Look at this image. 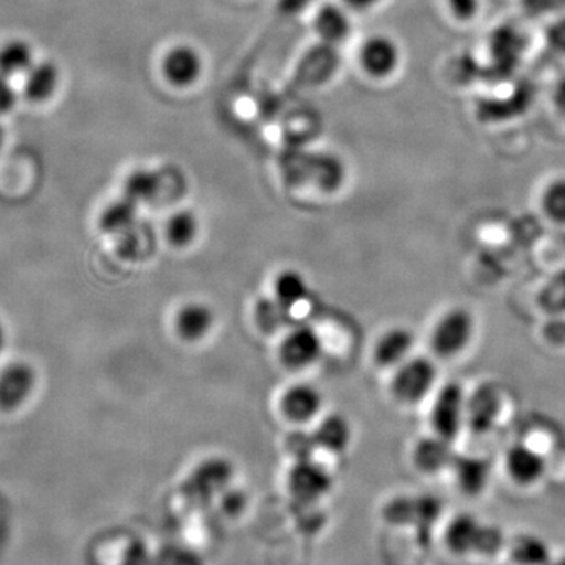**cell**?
Listing matches in <instances>:
<instances>
[{
	"mask_svg": "<svg viewBox=\"0 0 565 565\" xmlns=\"http://www.w3.org/2000/svg\"><path fill=\"white\" fill-rule=\"evenodd\" d=\"M289 448L297 456V459H311V451L318 448V444H316L315 435L294 434L289 438Z\"/></svg>",
	"mask_w": 565,
	"mask_h": 565,
	"instance_id": "obj_35",
	"label": "cell"
},
{
	"mask_svg": "<svg viewBox=\"0 0 565 565\" xmlns=\"http://www.w3.org/2000/svg\"><path fill=\"white\" fill-rule=\"evenodd\" d=\"M308 292H310V288H308L307 280H305L302 274L296 273V270H285L275 278V299L280 300L282 305L291 308V310L307 299Z\"/></svg>",
	"mask_w": 565,
	"mask_h": 565,
	"instance_id": "obj_25",
	"label": "cell"
},
{
	"mask_svg": "<svg viewBox=\"0 0 565 565\" xmlns=\"http://www.w3.org/2000/svg\"><path fill=\"white\" fill-rule=\"evenodd\" d=\"M62 74L54 62H35L24 74L22 95L31 104L50 103L61 87Z\"/></svg>",
	"mask_w": 565,
	"mask_h": 565,
	"instance_id": "obj_12",
	"label": "cell"
},
{
	"mask_svg": "<svg viewBox=\"0 0 565 565\" xmlns=\"http://www.w3.org/2000/svg\"><path fill=\"white\" fill-rule=\"evenodd\" d=\"M313 435L316 444L327 451L343 452L351 445L352 427L343 415L333 414L319 424Z\"/></svg>",
	"mask_w": 565,
	"mask_h": 565,
	"instance_id": "obj_20",
	"label": "cell"
},
{
	"mask_svg": "<svg viewBox=\"0 0 565 565\" xmlns=\"http://www.w3.org/2000/svg\"><path fill=\"white\" fill-rule=\"evenodd\" d=\"M473 315L465 308H452L435 323L430 345H433L435 355L441 356V359H452L468 348L473 340Z\"/></svg>",
	"mask_w": 565,
	"mask_h": 565,
	"instance_id": "obj_3",
	"label": "cell"
},
{
	"mask_svg": "<svg viewBox=\"0 0 565 565\" xmlns=\"http://www.w3.org/2000/svg\"><path fill=\"white\" fill-rule=\"evenodd\" d=\"M525 35L512 25H501L489 40V54L497 73L508 76L519 66L525 52Z\"/></svg>",
	"mask_w": 565,
	"mask_h": 565,
	"instance_id": "obj_11",
	"label": "cell"
},
{
	"mask_svg": "<svg viewBox=\"0 0 565 565\" xmlns=\"http://www.w3.org/2000/svg\"><path fill=\"white\" fill-rule=\"evenodd\" d=\"M459 489L468 497L484 492L490 479V465L481 457L456 456L451 465Z\"/></svg>",
	"mask_w": 565,
	"mask_h": 565,
	"instance_id": "obj_18",
	"label": "cell"
},
{
	"mask_svg": "<svg viewBox=\"0 0 565 565\" xmlns=\"http://www.w3.org/2000/svg\"><path fill=\"white\" fill-rule=\"evenodd\" d=\"M136 210L137 204L125 196V199L118 200V202L111 203L109 207H106L99 225H102L104 232L125 234L132 226H136Z\"/></svg>",
	"mask_w": 565,
	"mask_h": 565,
	"instance_id": "obj_27",
	"label": "cell"
},
{
	"mask_svg": "<svg viewBox=\"0 0 565 565\" xmlns=\"http://www.w3.org/2000/svg\"><path fill=\"white\" fill-rule=\"evenodd\" d=\"M20 95L14 90L10 77L0 74V117L9 115L18 106Z\"/></svg>",
	"mask_w": 565,
	"mask_h": 565,
	"instance_id": "obj_34",
	"label": "cell"
},
{
	"mask_svg": "<svg viewBox=\"0 0 565 565\" xmlns=\"http://www.w3.org/2000/svg\"><path fill=\"white\" fill-rule=\"evenodd\" d=\"M415 337L405 327H394L379 338L374 345V362L381 367H394L411 359Z\"/></svg>",
	"mask_w": 565,
	"mask_h": 565,
	"instance_id": "obj_16",
	"label": "cell"
},
{
	"mask_svg": "<svg viewBox=\"0 0 565 565\" xmlns=\"http://www.w3.org/2000/svg\"><path fill=\"white\" fill-rule=\"evenodd\" d=\"M539 305L550 313H565V270L553 275L539 294Z\"/></svg>",
	"mask_w": 565,
	"mask_h": 565,
	"instance_id": "obj_30",
	"label": "cell"
},
{
	"mask_svg": "<svg viewBox=\"0 0 565 565\" xmlns=\"http://www.w3.org/2000/svg\"><path fill=\"white\" fill-rule=\"evenodd\" d=\"M0 348H2V329H0Z\"/></svg>",
	"mask_w": 565,
	"mask_h": 565,
	"instance_id": "obj_42",
	"label": "cell"
},
{
	"mask_svg": "<svg viewBox=\"0 0 565 565\" xmlns=\"http://www.w3.org/2000/svg\"><path fill=\"white\" fill-rule=\"evenodd\" d=\"M174 326L182 340L195 343L211 332L214 327V313L207 305L188 303L178 311Z\"/></svg>",
	"mask_w": 565,
	"mask_h": 565,
	"instance_id": "obj_19",
	"label": "cell"
},
{
	"mask_svg": "<svg viewBox=\"0 0 565 565\" xmlns=\"http://www.w3.org/2000/svg\"><path fill=\"white\" fill-rule=\"evenodd\" d=\"M509 555L515 565H546L553 559L550 545L534 534H522L514 539Z\"/></svg>",
	"mask_w": 565,
	"mask_h": 565,
	"instance_id": "obj_22",
	"label": "cell"
},
{
	"mask_svg": "<svg viewBox=\"0 0 565 565\" xmlns=\"http://www.w3.org/2000/svg\"><path fill=\"white\" fill-rule=\"evenodd\" d=\"M174 559V565H200L199 557L193 555L191 552H182V550H178V552L172 553L170 555Z\"/></svg>",
	"mask_w": 565,
	"mask_h": 565,
	"instance_id": "obj_38",
	"label": "cell"
},
{
	"mask_svg": "<svg viewBox=\"0 0 565 565\" xmlns=\"http://www.w3.org/2000/svg\"><path fill=\"white\" fill-rule=\"evenodd\" d=\"M505 468L516 484L533 486L544 476L546 462L535 449L520 444L512 446L505 455Z\"/></svg>",
	"mask_w": 565,
	"mask_h": 565,
	"instance_id": "obj_15",
	"label": "cell"
},
{
	"mask_svg": "<svg viewBox=\"0 0 565 565\" xmlns=\"http://www.w3.org/2000/svg\"><path fill=\"white\" fill-rule=\"evenodd\" d=\"M282 415L294 423H308L318 416L322 408V394L308 384L292 385L281 396Z\"/></svg>",
	"mask_w": 565,
	"mask_h": 565,
	"instance_id": "obj_13",
	"label": "cell"
},
{
	"mask_svg": "<svg viewBox=\"0 0 565 565\" xmlns=\"http://www.w3.org/2000/svg\"><path fill=\"white\" fill-rule=\"evenodd\" d=\"M541 203L550 221L565 225V178H556L546 185Z\"/></svg>",
	"mask_w": 565,
	"mask_h": 565,
	"instance_id": "obj_29",
	"label": "cell"
},
{
	"mask_svg": "<svg viewBox=\"0 0 565 565\" xmlns=\"http://www.w3.org/2000/svg\"><path fill=\"white\" fill-rule=\"evenodd\" d=\"M465 415H467V399H465L462 386L457 382H449L441 386L430 411L434 434L455 441L462 429Z\"/></svg>",
	"mask_w": 565,
	"mask_h": 565,
	"instance_id": "obj_5",
	"label": "cell"
},
{
	"mask_svg": "<svg viewBox=\"0 0 565 565\" xmlns=\"http://www.w3.org/2000/svg\"><path fill=\"white\" fill-rule=\"evenodd\" d=\"M35 63L31 44L24 40H10L0 46V74L13 77L24 76Z\"/></svg>",
	"mask_w": 565,
	"mask_h": 565,
	"instance_id": "obj_21",
	"label": "cell"
},
{
	"mask_svg": "<svg viewBox=\"0 0 565 565\" xmlns=\"http://www.w3.org/2000/svg\"><path fill=\"white\" fill-rule=\"evenodd\" d=\"M437 382V366L426 356H414L397 366L392 392L399 403L418 404L433 392Z\"/></svg>",
	"mask_w": 565,
	"mask_h": 565,
	"instance_id": "obj_4",
	"label": "cell"
},
{
	"mask_svg": "<svg viewBox=\"0 0 565 565\" xmlns=\"http://www.w3.org/2000/svg\"><path fill=\"white\" fill-rule=\"evenodd\" d=\"M343 6L348 10L352 11H367L374 9L375 6L382 2V0H341Z\"/></svg>",
	"mask_w": 565,
	"mask_h": 565,
	"instance_id": "obj_37",
	"label": "cell"
},
{
	"mask_svg": "<svg viewBox=\"0 0 565 565\" xmlns=\"http://www.w3.org/2000/svg\"><path fill=\"white\" fill-rule=\"evenodd\" d=\"M498 408H500V403H498L497 393L489 388H481L476 392L470 403L467 404V415L470 419L471 429L475 433L489 430L494 418H497Z\"/></svg>",
	"mask_w": 565,
	"mask_h": 565,
	"instance_id": "obj_23",
	"label": "cell"
},
{
	"mask_svg": "<svg viewBox=\"0 0 565 565\" xmlns=\"http://www.w3.org/2000/svg\"><path fill=\"white\" fill-rule=\"evenodd\" d=\"M452 441L433 435L422 438L414 448V463L419 471L426 475L438 473L446 468H451L456 456L452 451Z\"/></svg>",
	"mask_w": 565,
	"mask_h": 565,
	"instance_id": "obj_17",
	"label": "cell"
},
{
	"mask_svg": "<svg viewBox=\"0 0 565 565\" xmlns=\"http://www.w3.org/2000/svg\"><path fill=\"white\" fill-rule=\"evenodd\" d=\"M444 512V503L435 494L419 493L397 497L384 508V519L392 525L414 526L427 537Z\"/></svg>",
	"mask_w": 565,
	"mask_h": 565,
	"instance_id": "obj_2",
	"label": "cell"
},
{
	"mask_svg": "<svg viewBox=\"0 0 565 565\" xmlns=\"http://www.w3.org/2000/svg\"><path fill=\"white\" fill-rule=\"evenodd\" d=\"M199 217L192 211L182 210L174 212L166 226V236L173 247L184 248L191 245L199 236Z\"/></svg>",
	"mask_w": 565,
	"mask_h": 565,
	"instance_id": "obj_26",
	"label": "cell"
},
{
	"mask_svg": "<svg viewBox=\"0 0 565 565\" xmlns=\"http://www.w3.org/2000/svg\"><path fill=\"white\" fill-rule=\"evenodd\" d=\"M289 319H291V308L286 307L275 297L274 299L262 300L256 307V322L264 332H277V330L288 326Z\"/></svg>",
	"mask_w": 565,
	"mask_h": 565,
	"instance_id": "obj_28",
	"label": "cell"
},
{
	"mask_svg": "<svg viewBox=\"0 0 565 565\" xmlns=\"http://www.w3.org/2000/svg\"><path fill=\"white\" fill-rule=\"evenodd\" d=\"M35 373L28 363H10L0 371V411L22 407L35 388Z\"/></svg>",
	"mask_w": 565,
	"mask_h": 565,
	"instance_id": "obj_10",
	"label": "cell"
},
{
	"mask_svg": "<svg viewBox=\"0 0 565 565\" xmlns=\"http://www.w3.org/2000/svg\"><path fill=\"white\" fill-rule=\"evenodd\" d=\"M161 174L147 169L136 170L125 181V196L137 206L141 203H150L161 192Z\"/></svg>",
	"mask_w": 565,
	"mask_h": 565,
	"instance_id": "obj_24",
	"label": "cell"
},
{
	"mask_svg": "<svg viewBox=\"0 0 565 565\" xmlns=\"http://www.w3.org/2000/svg\"><path fill=\"white\" fill-rule=\"evenodd\" d=\"M446 6L455 20L468 22L478 17L481 0H446Z\"/></svg>",
	"mask_w": 565,
	"mask_h": 565,
	"instance_id": "obj_31",
	"label": "cell"
},
{
	"mask_svg": "<svg viewBox=\"0 0 565 565\" xmlns=\"http://www.w3.org/2000/svg\"><path fill=\"white\" fill-rule=\"evenodd\" d=\"M322 353V340L310 326L294 327L281 341V362L291 370H305L318 362Z\"/></svg>",
	"mask_w": 565,
	"mask_h": 565,
	"instance_id": "obj_8",
	"label": "cell"
},
{
	"mask_svg": "<svg viewBox=\"0 0 565 565\" xmlns=\"http://www.w3.org/2000/svg\"><path fill=\"white\" fill-rule=\"evenodd\" d=\"M292 497L300 503H315L332 487V476L321 463L311 459L299 460L294 465L288 479Z\"/></svg>",
	"mask_w": 565,
	"mask_h": 565,
	"instance_id": "obj_9",
	"label": "cell"
},
{
	"mask_svg": "<svg viewBox=\"0 0 565 565\" xmlns=\"http://www.w3.org/2000/svg\"><path fill=\"white\" fill-rule=\"evenodd\" d=\"M522 6L530 17H546L565 10V0H522Z\"/></svg>",
	"mask_w": 565,
	"mask_h": 565,
	"instance_id": "obj_32",
	"label": "cell"
},
{
	"mask_svg": "<svg viewBox=\"0 0 565 565\" xmlns=\"http://www.w3.org/2000/svg\"><path fill=\"white\" fill-rule=\"evenodd\" d=\"M401 58L403 54L399 44L392 36L382 33L364 40L359 51L360 68L371 79H390L399 68Z\"/></svg>",
	"mask_w": 565,
	"mask_h": 565,
	"instance_id": "obj_7",
	"label": "cell"
},
{
	"mask_svg": "<svg viewBox=\"0 0 565 565\" xmlns=\"http://www.w3.org/2000/svg\"><path fill=\"white\" fill-rule=\"evenodd\" d=\"M546 565H565V556L563 557H557V559H552L550 561L548 564Z\"/></svg>",
	"mask_w": 565,
	"mask_h": 565,
	"instance_id": "obj_40",
	"label": "cell"
},
{
	"mask_svg": "<svg viewBox=\"0 0 565 565\" xmlns=\"http://www.w3.org/2000/svg\"><path fill=\"white\" fill-rule=\"evenodd\" d=\"M313 31L323 44L338 46L344 43L352 32L351 17L345 7L337 3H326L316 11L313 18Z\"/></svg>",
	"mask_w": 565,
	"mask_h": 565,
	"instance_id": "obj_14",
	"label": "cell"
},
{
	"mask_svg": "<svg viewBox=\"0 0 565 565\" xmlns=\"http://www.w3.org/2000/svg\"><path fill=\"white\" fill-rule=\"evenodd\" d=\"M515 565V564H514Z\"/></svg>",
	"mask_w": 565,
	"mask_h": 565,
	"instance_id": "obj_43",
	"label": "cell"
},
{
	"mask_svg": "<svg viewBox=\"0 0 565 565\" xmlns=\"http://www.w3.org/2000/svg\"><path fill=\"white\" fill-rule=\"evenodd\" d=\"M448 548L459 556H497L505 545L503 531L470 514H460L446 527Z\"/></svg>",
	"mask_w": 565,
	"mask_h": 565,
	"instance_id": "obj_1",
	"label": "cell"
},
{
	"mask_svg": "<svg viewBox=\"0 0 565 565\" xmlns=\"http://www.w3.org/2000/svg\"><path fill=\"white\" fill-rule=\"evenodd\" d=\"M553 104H555L557 114L565 120V74L553 88Z\"/></svg>",
	"mask_w": 565,
	"mask_h": 565,
	"instance_id": "obj_36",
	"label": "cell"
},
{
	"mask_svg": "<svg viewBox=\"0 0 565 565\" xmlns=\"http://www.w3.org/2000/svg\"><path fill=\"white\" fill-rule=\"evenodd\" d=\"M546 44L556 54L565 55V14L548 25L545 32Z\"/></svg>",
	"mask_w": 565,
	"mask_h": 565,
	"instance_id": "obj_33",
	"label": "cell"
},
{
	"mask_svg": "<svg viewBox=\"0 0 565 565\" xmlns=\"http://www.w3.org/2000/svg\"><path fill=\"white\" fill-rule=\"evenodd\" d=\"M204 62L202 54L191 44H174L163 54L161 61V73L167 84L188 90L202 79Z\"/></svg>",
	"mask_w": 565,
	"mask_h": 565,
	"instance_id": "obj_6",
	"label": "cell"
},
{
	"mask_svg": "<svg viewBox=\"0 0 565 565\" xmlns=\"http://www.w3.org/2000/svg\"><path fill=\"white\" fill-rule=\"evenodd\" d=\"M308 0H285V3L286 6H288V9L289 7H300V6H305V3H307Z\"/></svg>",
	"mask_w": 565,
	"mask_h": 565,
	"instance_id": "obj_39",
	"label": "cell"
},
{
	"mask_svg": "<svg viewBox=\"0 0 565 565\" xmlns=\"http://www.w3.org/2000/svg\"><path fill=\"white\" fill-rule=\"evenodd\" d=\"M3 143H6V131H3L2 126H0V151H2Z\"/></svg>",
	"mask_w": 565,
	"mask_h": 565,
	"instance_id": "obj_41",
	"label": "cell"
}]
</instances>
